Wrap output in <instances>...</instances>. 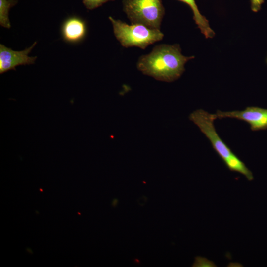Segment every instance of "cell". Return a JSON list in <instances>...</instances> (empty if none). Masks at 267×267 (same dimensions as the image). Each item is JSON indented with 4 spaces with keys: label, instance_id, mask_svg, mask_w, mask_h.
I'll return each mask as SVG.
<instances>
[{
    "label": "cell",
    "instance_id": "obj_12",
    "mask_svg": "<svg viewBox=\"0 0 267 267\" xmlns=\"http://www.w3.org/2000/svg\"><path fill=\"white\" fill-rule=\"evenodd\" d=\"M117 202H118V200L117 199H114L112 202V205L113 206H115L117 205Z\"/></svg>",
    "mask_w": 267,
    "mask_h": 267
},
{
    "label": "cell",
    "instance_id": "obj_6",
    "mask_svg": "<svg viewBox=\"0 0 267 267\" xmlns=\"http://www.w3.org/2000/svg\"><path fill=\"white\" fill-rule=\"evenodd\" d=\"M35 42L29 47L22 51H15L0 44V74L11 70H15L19 65L32 64L35 63L37 56L30 57L28 54L35 46Z\"/></svg>",
    "mask_w": 267,
    "mask_h": 267
},
{
    "label": "cell",
    "instance_id": "obj_8",
    "mask_svg": "<svg viewBox=\"0 0 267 267\" xmlns=\"http://www.w3.org/2000/svg\"><path fill=\"white\" fill-rule=\"evenodd\" d=\"M188 5L192 11L193 19L201 33L206 38H212L215 32L210 27L208 20L200 12L196 3V0H177Z\"/></svg>",
    "mask_w": 267,
    "mask_h": 267
},
{
    "label": "cell",
    "instance_id": "obj_7",
    "mask_svg": "<svg viewBox=\"0 0 267 267\" xmlns=\"http://www.w3.org/2000/svg\"><path fill=\"white\" fill-rule=\"evenodd\" d=\"M87 27L85 21L77 16H70L64 20L61 27V34L64 41L77 44L86 37Z\"/></svg>",
    "mask_w": 267,
    "mask_h": 267
},
{
    "label": "cell",
    "instance_id": "obj_16",
    "mask_svg": "<svg viewBox=\"0 0 267 267\" xmlns=\"http://www.w3.org/2000/svg\"><path fill=\"white\" fill-rule=\"evenodd\" d=\"M36 213H39V212H38H38H37V211H36Z\"/></svg>",
    "mask_w": 267,
    "mask_h": 267
},
{
    "label": "cell",
    "instance_id": "obj_3",
    "mask_svg": "<svg viewBox=\"0 0 267 267\" xmlns=\"http://www.w3.org/2000/svg\"><path fill=\"white\" fill-rule=\"evenodd\" d=\"M109 19L116 38L125 47L135 46L144 49L148 45L162 40L164 37L160 29L150 28L138 23L129 25L111 16Z\"/></svg>",
    "mask_w": 267,
    "mask_h": 267
},
{
    "label": "cell",
    "instance_id": "obj_2",
    "mask_svg": "<svg viewBox=\"0 0 267 267\" xmlns=\"http://www.w3.org/2000/svg\"><path fill=\"white\" fill-rule=\"evenodd\" d=\"M189 119L198 127L209 139L213 149L230 171L243 175L249 181L254 179L252 172L232 151L217 133L214 124V121L217 119L215 114L198 109L190 115Z\"/></svg>",
    "mask_w": 267,
    "mask_h": 267
},
{
    "label": "cell",
    "instance_id": "obj_9",
    "mask_svg": "<svg viewBox=\"0 0 267 267\" xmlns=\"http://www.w3.org/2000/svg\"><path fill=\"white\" fill-rule=\"evenodd\" d=\"M18 0H0V25L1 26L10 28V22L9 19V11L15 6Z\"/></svg>",
    "mask_w": 267,
    "mask_h": 267
},
{
    "label": "cell",
    "instance_id": "obj_5",
    "mask_svg": "<svg viewBox=\"0 0 267 267\" xmlns=\"http://www.w3.org/2000/svg\"><path fill=\"white\" fill-rule=\"evenodd\" d=\"M217 118H234L248 123L253 131L267 129V109L258 107H247L242 111L223 112L218 110L215 114Z\"/></svg>",
    "mask_w": 267,
    "mask_h": 267
},
{
    "label": "cell",
    "instance_id": "obj_15",
    "mask_svg": "<svg viewBox=\"0 0 267 267\" xmlns=\"http://www.w3.org/2000/svg\"><path fill=\"white\" fill-rule=\"evenodd\" d=\"M78 214L79 215H81V214L79 212H78Z\"/></svg>",
    "mask_w": 267,
    "mask_h": 267
},
{
    "label": "cell",
    "instance_id": "obj_13",
    "mask_svg": "<svg viewBox=\"0 0 267 267\" xmlns=\"http://www.w3.org/2000/svg\"><path fill=\"white\" fill-rule=\"evenodd\" d=\"M26 251H27L28 253H30V254H33V251H32V250H31V249H30V248H26Z\"/></svg>",
    "mask_w": 267,
    "mask_h": 267
},
{
    "label": "cell",
    "instance_id": "obj_4",
    "mask_svg": "<svg viewBox=\"0 0 267 267\" xmlns=\"http://www.w3.org/2000/svg\"><path fill=\"white\" fill-rule=\"evenodd\" d=\"M123 9L131 23L160 30L165 14L162 0H123Z\"/></svg>",
    "mask_w": 267,
    "mask_h": 267
},
{
    "label": "cell",
    "instance_id": "obj_14",
    "mask_svg": "<svg viewBox=\"0 0 267 267\" xmlns=\"http://www.w3.org/2000/svg\"><path fill=\"white\" fill-rule=\"evenodd\" d=\"M40 190L41 191H42V192L43 191V189H40Z\"/></svg>",
    "mask_w": 267,
    "mask_h": 267
},
{
    "label": "cell",
    "instance_id": "obj_10",
    "mask_svg": "<svg viewBox=\"0 0 267 267\" xmlns=\"http://www.w3.org/2000/svg\"><path fill=\"white\" fill-rule=\"evenodd\" d=\"M115 0H82V2L85 7L88 10H93L103 4Z\"/></svg>",
    "mask_w": 267,
    "mask_h": 267
},
{
    "label": "cell",
    "instance_id": "obj_1",
    "mask_svg": "<svg viewBox=\"0 0 267 267\" xmlns=\"http://www.w3.org/2000/svg\"><path fill=\"white\" fill-rule=\"evenodd\" d=\"M194 58L182 55L179 44H161L149 53L140 57L137 68L157 80L170 82L181 76L185 70V64Z\"/></svg>",
    "mask_w": 267,
    "mask_h": 267
},
{
    "label": "cell",
    "instance_id": "obj_11",
    "mask_svg": "<svg viewBox=\"0 0 267 267\" xmlns=\"http://www.w3.org/2000/svg\"><path fill=\"white\" fill-rule=\"evenodd\" d=\"M265 0H250L251 10L254 12H258Z\"/></svg>",
    "mask_w": 267,
    "mask_h": 267
}]
</instances>
